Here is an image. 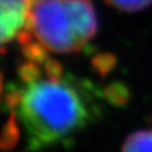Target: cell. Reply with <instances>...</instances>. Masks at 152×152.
<instances>
[{
	"label": "cell",
	"instance_id": "1",
	"mask_svg": "<svg viewBox=\"0 0 152 152\" xmlns=\"http://www.w3.org/2000/svg\"><path fill=\"white\" fill-rule=\"evenodd\" d=\"M96 91L90 81L70 74L61 79H38L19 88L15 112L28 148L38 151L72 141L100 114Z\"/></svg>",
	"mask_w": 152,
	"mask_h": 152
},
{
	"label": "cell",
	"instance_id": "2",
	"mask_svg": "<svg viewBox=\"0 0 152 152\" xmlns=\"http://www.w3.org/2000/svg\"><path fill=\"white\" fill-rule=\"evenodd\" d=\"M96 28L90 0H34L26 29L51 52L76 53L95 36Z\"/></svg>",
	"mask_w": 152,
	"mask_h": 152
},
{
	"label": "cell",
	"instance_id": "3",
	"mask_svg": "<svg viewBox=\"0 0 152 152\" xmlns=\"http://www.w3.org/2000/svg\"><path fill=\"white\" fill-rule=\"evenodd\" d=\"M34 0H1L0 41L5 46L18 33L26 29Z\"/></svg>",
	"mask_w": 152,
	"mask_h": 152
},
{
	"label": "cell",
	"instance_id": "4",
	"mask_svg": "<svg viewBox=\"0 0 152 152\" xmlns=\"http://www.w3.org/2000/svg\"><path fill=\"white\" fill-rule=\"evenodd\" d=\"M122 152H152V129H142L129 134Z\"/></svg>",
	"mask_w": 152,
	"mask_h": 152
},
{
	"label": "cell",
	"instance_id": "5",
	"mask_svg": "<svg viewBox=\"0 0 152 152\" xmlns=\"http://www.w3.org/2000/svg\"><path fill=\"white\" fill-rule=\"evenodd\" d=\"M102 94H103V98L107 102L112 103L113 105H117V107L126 104L128 102V99H129V90L122 83H114L108 85Z\"/></svg>",
	"mask_w": 152,
	"mask_h": 152
},
{
	"label": "cell",
	"instance_id": "6",
	"mask_svg": "<svg viewBox=\"0 0 152 152\" xmlns=\"http://www.w3.org/2000/svg\"><path fill=\"white\" fill-rule=\"evenodd\" d=\"M19 132L20 131H19V127L15 122V114L12 113L8 123L3 129V136H1V148L3 150H9L13 146H15L19 137H20V133Z\"/></svg>",
	"mask_w": 152,
	"mask_h": 152
},
{
	"label": "cell",
	"instance_id": "7",
	"mask_svg": "<svg viewBox=\"0 0 152 152\" xmlns=\"http://www.w3.org/2000/svg\"><path fill=\"white\" fill-rule=\"evenodd\" d=\"M48 50L41 43V42H33L31 41L29 43L23 46V55L27 58V61H32L37 65L45 64L48 57H47Z\"/></svg>",
	"mask_w": 152,
	"mask_h": 152
},
{
	"label": "cell",
	"instance_id": "8",
	"mask_svg": "<svg viewBox=\"0 0 152 152\" xmlns=\"http://www.w3.org/2000/svg\"><path fill=\"white\" fill-rule=\"evenodd\" d=\"M105 3L122 12H138L148 7L152 0H105Z\"/></svg>",
	"mask_w": 152,
	"mask_h": 152
},
{
	"label": "cell",
	"instance_id": "9",
	"mask_svg": "<svg viewBox=\"0 0 152 152\" xmlns=\"http://www.w3.org/2000/svg\"><path fill=\"white\" fill-rule=\"evenodd\" d=\"M115 64H117V58L112 53H100L95 56L91 61L93 67L102 76H105L110 72L112 69L115 66Z\"/></svg>",
	"mask_w": 152,
	"mask_h": 152
},
{
	"label": "cell",
	"instance_id": "10",
	"mask_svg": "<svg viewBox=\"0 0 152 152\" xmlns=\"http://www.w3.org/2000/svg\"><path fill=\"white\" fill-rule=\"evenodd\" d=\"M19 76H20L22 81L24 83L36 81V80L41 79V69L38 67L37 64L32 62V61H27L19 67Z\"/></svg>",
	"mask_w": 152,
	"mask_h": 152
},
{
	"label": "cell",
	"instance_id": "11",
	"mask_svg": "<svg viewBox=\"0 0 152 152\" xmlns=\"http://www.w3.org/2000/svg\"><path fill=\"white\" fill-rule=\"evenodd\" d=\"M43 65H45L46 74L50 79H61L62 77L64 71H62V66H61V64L58 61L48 58Z\"/></svg>",
	"mask_w": 152,
	"mask_h": 152
}]
</instances>
